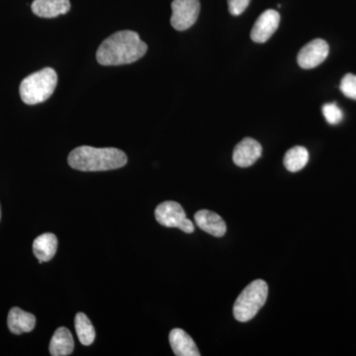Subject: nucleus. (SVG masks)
Instances as JSON below:
<instances>
[{
  "label": "nucleus",
  "mask_w": 356,
  "mask_h": 356,
  "mask_svg": "<svg viewBox=\"0 0 356 356\" xmlns=\"http://www.w3.org/2000/svg\"><path fill=\"white\" fill-rule=\"evenodd\" d=\"M147 46L137 32L119 31L102 42L96 51L98 64L121 65L132 64L146 55Z\"/></svg>",
  "instance_id": "nucleus-1"
},
{
  "label": "nucleus",
  "mask_w": 356,
  "mask_h": 356,
  "mask_svg": "<svg viewBox=\"0 0 356 356\" xmlns=\"http://www.w3.org/2000/svg\"><path fill=\"white\" fill-rule=\"evenodd\" d=\"M128 158L116 147L81 146L70 152L67 163L81 172H106L127 165Z\"/></svg>",
  "instance_id": "nucleus-2"
},
{
  "label": "nucleus",
  "mask_w": 356,
  "mask_h": 356,
  "mask_svg": "<svg viewBox=\"0 0 356 356\" xmlns=\"http://www.w3.org/2000/svg\"><path fill=\"white\" fill-rule=\"evenodd\" d=\"M57 83L58 76L56 70L51 67H44L25 77L21 81V99L28 105L43 103L53 95Z\"/></svg>",
  "instance_id": "nucleus-3"
},
{
  "label": "nucleus",
  "mask_w": 356,
  "mask_h": 356,
  "mask_svg": "<svg viewBox=\"0 0 356 356\" xmlns=\"http://www.w3.org/2000/svg\"><path fill=\"white\" fill-rule=\"evenodd\" d=\"M268 286L264 280H257L248 285L238 295L234 305V317L245 323L254 318L266 304Z\"/></svg>",
  "instance_id": "nucleus-4"
},
{
  "label": "nucleus",
  "mask_w": 356,
  "mask_h": 356,
  "mask_svg": "<svg viewBox=\"0 0 356 356\" xmlns=\"http://www.w3.org/2000/svg\"><path fill=\"white\" fill-rule=\"evenodd\" d=\"M154 216L161 226L178 228L186 234L194 232L193 222L186 217L181 205L175 201H165L159 204L154 211Z\"/></svg>",
  "instance_id": "nucleus-5"
},
{
  "label": "nucleus",
  "mask_w": 356,
  "mask_h": 356,
  "mask_svg": "<svg viewBox=\"0 0 356 356\" xmlns=\"http://www.w3.org/2000/svg\"><path fill=\"white\" fill-rule=\"evenodd\" d=\"M172 26L177 31L189 29L198 19L200 0H173Z\"/></svg>",
  "instance_id": "nucleus-6"
},
{
  "label": "nucleus",
  "mask_w": 356,
  "mask_h": 356,
  "mask_svg": "<svg viewBox=\"0 0 356 356\" xmlns=\"http://www.w3.org/2000/svg\"><path fill=\"white\" fill-rule=\"evenodd\" d=\"M330 47L323 39H315L306 44L297 56V62L302 69L311 70L325 62L329 56Z\"/></svg>",
  "instance_id": "nucleus-7"
},
{
  "label": "nucleus",
  "mask_w": 356,
  "mask_h": 356,
  "mask_svg": "<svg viewBox=\"0 0 356 356\" xmlns=\"http://www.w3.org/2000/svg\"><path fill=\"white\" fill-rule=\"evenodd\" d=\"M280 23V14L273 9H267L255 21L250 38L255 43H266L278 29Z\"/></svg>",
  "instance_id": "nucleus-8"
},
{
  "label": "nucleus",
  "mask_w": 356,
  "mask_h": 356,
  "mask_svg": "<svg viewBox=\"0 0 356 356\" xmlns=\"http://www.w3.org/2000/svg\"><path fill=\"white\" fill-rule=\"evenodd\" d=\"M261 154L262 147L257 140L252 138H245L235 147L233 161L240 168H248L257 163Z\"/></svg>",
  "instance_id": "nucleus-9"
},
{
  "label": "nucleus",
  "mask_w": 356,
  "mask_h": 356,
  "mask_svg": "<svg viewBox=\"0 0 356 356\" xmlns=\"http://www.w3.org/2000/svg\"><path fill=\"white\" fill-rule=\"evenodd\" d=\"M196 225L210 235L221 238L226 234V222L221 216L209 210H200L194 215Z\"/></svg>",
  "instance_id": "nucleus-10"
},
{
  "label": "nucleus",
  "mask_w": 356,
  "mask_h": 356,
  "mask_svg": "<svg viewBox=\"0 0 356 356\" xmlns=\"http://www.w3.org/2000/svg\"><path fill=\"white\" fill-rule=\"evenodd\" d=\"M33 13L42 18H55L70 10V0H34Z\"/></svg>",
  "instance_id": "nucleus-11"
},
{
  "label": "nucleus",
  "mask_w": 356,
  "mask_h": 356,
  "mask_svg": "<svg viewBox=\"0 0 356 356\" xmlns=\"http://www.w3.org/2000/svg\"><path fill=\"white\" fill-rule=\"evenodd\" d=\"M7 325H8L9 331L13 334H22L34 330L36 318L31 313H27L17 307H14L9 311Z\"/></svg>",
  "instance_id": "nucleus-12"
},
{
  "label": "nucleus",
  "mask_w": 356,
  "mask_h": 356,
  "mask_svg": "<svg viewBox=\"0 0 356 356\" xmlns=\"http://www.w3.org/2000/svg\"><path fill=\"white\" fill-rule=\"evenodd\" d=\"M170 343L177 356H200L192 337L181 329H173L170 334Z\"/></svg>",
  "instance_id": "nucleus-13"
},
{
  "label": "nucleus",
  "mask_w": 356,
  "mask_h": 356,
  "mask_svg": "<svg viewBox=\"0 0 356 356\" xmlns=\"http://www.w3.org/2000/svg\"><path fill=\"white\" fill-rule=\"evenodd\" d=\"M58 248L57 236L51 233H44L35 238L33 243V252L40 264L51 261L55 257Z\"/></svg>",
  "instance_id": "nucleus-14"
},
{
  "label": "nucleus",
  "mask_w": 356,
  "mask_h": 356,
  "mask_svg": "<svg viewBox=\"0 0 356 356\" xmlns=\"http://www.w3.org/2000/svg\"><path fill=\"white\" fill-rule=\"evenodd\" d=\"M74 337H72V332L67 327H58L51 339L50 348H49L51 355H70L74 351Z\"/></svg>",
  "instance_id": "nucleus-15"
},
{
  "label": "nucleus",
  "mask_w": 356,
  "mask_h": 356,
  "mask_svg": "<svg viewBox=\"0 0 356 356\" xmlns=\"http://www.w3.org/2000/svg\"><path fill=\"white\" fill-rule=\"evenodd\" d=\"M308 161V149L301 146L293 147L292 149H288L284 159H283L285 168L291 172H297L303 170Z\"/></svg>",
  "instance_id": "nucleus-16"
},
{
  "label": "nucleus",
  "mask_w": 356,
  "mask_h": 356,
  "mask_svg": "<svg viewBox=\"0 0 356 356\" xmlns=\"http://www.w3.org/2000/svg\"><path fill=\"white\" fill-rule=\"evenodd\" d=\"M74 327L79 341L83 346H90L95 339V330L88 316L83 313H77L74 318Z\"/></svg>",
  "instance_id": "nucleus-17"
},
{
  "label": "nucleus",
  "mask_w": 356,
  "mask_h": 356,
  "mask_svg": "<svg viewBox=\"0 0 356 356\" xmlns=\"http://www.w3.org/2000/svg\"><path fill=\"white\" fill-rule=\"evenodd\" d=\"M323 114L325 120L331 125H337L343 120V114L336 103H327L323 106Z\"/></svg>",
  "instance_id": "nucleus-18"
},
{
  "label": "nucleus",
  "mask_w": 356,
  "mask_h": 356,
  "mask_svg": "<svg viewBox=\"0 0 356 356\" xmlns=\"http://www.w3.org/2000/svg\"><path fill=\"white\" fill-rule=\"evenodd\" d=\"M341 90L344 95L350 99L356 100V76L353 74H346L341 83Z\"/></svg>",
  "instance_id": "nucleus-19"
},
{
  "label": "nucleus",
  "mask_w": 356,
  "mask_h": 356,
  "mask_svg": "<svg viewBox=\"0 0 356 356\" xmlns=\"http://www.w3.org/2000/svg\"><path fill=\"white\" fill-rule=\"evenodd\" d=\"M250 0H228L229 11L232 15H241L248 8Z\"/></svg>",
  "instance_id": "nucleus-20"
},
{
  "label": "nucleus",
  "mask_w": 356,
  "mask_h": 356,
  "mask_svg": "<svg viewBox=\"0 0 356 356\" xmlns=\"http://www.w3.org/2000/svg\"><path fill=\"white\" fill-rule=\"evenodd\" d=\"M0 218H1V210H0Z\"/></svg>",
  "instance_id": "nucleus-21"
}]
</instances>
